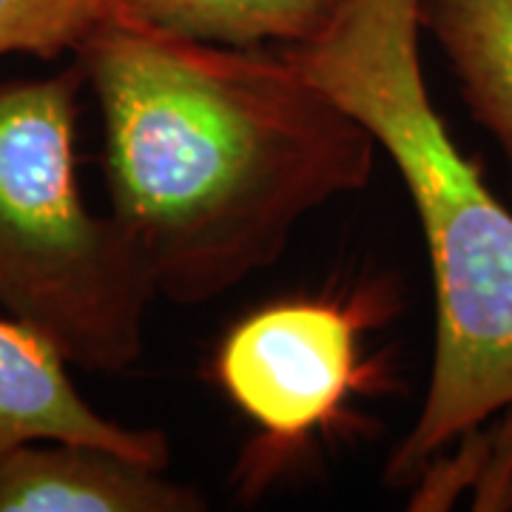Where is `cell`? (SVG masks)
<instances>
[{
	"instance_id": "8992f818",
	"label": "cell",
	"mask_w": 512,
	"mask_h": 512,
	"mask_svg": "<svg viewBox=\"0 0 512 512\" xmlns=\"http://www.w3.org/2000/svg\"><path fill=\"white\" fill-rule=\"evenodd\" d=\"M66 365L35 330L0 316V458L29 441H83L165 467L163 433L100 416L77 393Z\"/></svg>"
},
{
	"instance_id": "9c48e42d",
	"label": "cell",
	"mask_w": 512,
	"mask_h": 512,
	"mask_svg": "<svg viewBox=\"0 0 512 512\" xmlns=\"http://www.w3.org/2000/svg\"><path fill=\"white\" fill-rule=\"evenodd\" d=\"M114 15V0H0V55L77 52Z\"/></svg>"
},
{
	"instance_id": "7a4b0ae2",
	"label": "cell",
	"mask_w": 512,
	"mask_h": 512,
	"mask_svg": "<svg viewBox=\"0 0 512 512\" xmlns=\"http://www.w3.org/2000/svg\"><path fill=\"white\" fill-rule=\"evenodd\" d=\"M419 37L416 0H348L322 35L279 49L387 151L430 256L433 370L387 484H416L450 444L512 410V211L433 106Z\"/></svg>"
},
{
	"instance_id": "6da1fadb",
	"label": "cell",
	"mask_w": 512,
	"mask_h": 512,
	"mask_svg": "<svg viewBox=\"0 0 512 512\" xmlns=\"http://www.w3.org/2000/svg\"><path fill=\"white\" fill-rule=\"evenodd\" d=\"M74 63L103 117L111 217L154 299L200 305L237 288L308 214L373 174V134L282 52L114 12Z\"/></svg>"
},
{
	"instance_id": "52a82bcc",
	"label": "cell",
	"mask_w": 512,
	"mask_h": 512,
	"mask_svg": "<svg viewBox=\"0 0 512 512\" xmlns=\"http://www.w3.org/2000/svg\"><path fill=\"white\" fill-rule=\"evenodd\" d=\"M416 12L512 177V0H416Z\"/></svg>"
},
{
	"instance_id": "277c9868",
	"label": "cell",
	"mask_w": 512,
	"mask_h": 512,
	"mask_svg": "<svg viewBox=\"0 0 512 512\" xmlns=\"http://www.w3.org/2000/svg\"><path fill=\"white\" fill-rule=\"evenodd\" d=\"M379 311L370 296L285 299L245 316L222 339L214 373L222 390L262 430L251 478L271 476L313 433L339 419L362 390L359 336Z\"/></svg>"
},
{
	"instance_id": "3957f363",
	"label": "cell",
	"mask_w": 512,
	"mask_h": 512,
	"mask_svg": "<svg viewBox=\"0 0 512 512\" xmlns=\"http://www.w3.org/2000/svg\"><path fill=\"white\" fill-rule=\"evenodd\" d=\"M83 69L0 86V311L69 365L120 373L143 353L154 291L114 217L77 185Z\"/></svg>"
},
{
	"instance_id": "5b68a950",
	"label": "cell",
	"mask_w": 512,
	"mask_h": 512,
	"mask_svg": "<svg viewBox=\"0 0 512 512\" xmlns=\"http://www.w3.org/2000/svg\"><path fill=\"white\" fill-rule=\"evenodd\" d=\"M83 441H29L0 458V512H197L191 487Z\"/></svg>"
},
{
	"instance_id": "ba28073f",
	"label": "cell",
	"mask_w": 512,
	"mask_h": 512,
	"mask_svg": "<svg viewBox=\"0 0 512 512\" xmlns=\"http://www.w3.org/2000/svg\"><path fill=\"white\" fill-rule=\"evenodd\" d=\"M348 0H114V12L171 35L262 49L322 35Z\"/></svg>"
}]
</instances>
